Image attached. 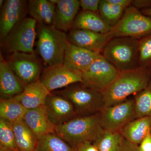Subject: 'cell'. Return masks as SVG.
<instances>
[{
	"mask_svg": "<svg viewBox=\"0 0 151 151\" xmlns=\"http://www.w3.org/2000/svg\"><path fill=\"white\" fill-rule=\"evenodd\" d=\"M120 72L100 54L82 72L81 84L103 92L118 78Z\"/></svg>",
	"mask_w": 151,
	"mask_h": 151,
	"instance_id": "8",
	"label": "cell"
},
{
	"mask_svg": "<svg viewBox=\"0 0 151 151\" xmlns=\"http://www.w3.org/2000/svg\"><path fill=\"white\" fill-rule=\"evenodd\" d=\"M139 151H151V134H149L138 145Z\"/></svg>",
	"mask_w": 151,
	"mask_h": 151,
	"instance_id": "34",
	"label": "cell"
},
{
	"mask_svg": "<svg viewBox=\"0 0 151 151\" xmlns=\"http://www.w3.org/2000/svg\"><path fill=\"white\" fill-rule=\"evenodd\" d=\"M113 37H128L140 40L151 35V17L131 6L110 31Z\"/></svg>",
	"mask_w": 151,
	"mask_h": 151,
	"instance_id": "6",
	"label": "cell"
},
{
	"mask_svg": "<svg viewBox=\"0 0 151 151\" xmlns=\"http://www.w3.org/2000/svg\"><path fill=\"white\" fill-rule=\"evenodd\" d=\"M23 120L38 139L55 133L56 127L49 119L44 105L27 110Z\"/></svg>",
	"mask_w": 151,
	"mask_h": 151,
	"instance_id": "17",
	"label": "cell"
},
{
	"mask_svg": "<svg viewBox=\"0 0 151 151\" xmlns=\"http://www.w3.org/2000/svg\"><path fill=\"white\" fill-rule=\"evenodd\" d=\"M50 92L40 80L27 85L24 91L16 98L27 110L45 105Z\"/></svg>",
	"mask_w": 151,
	"mask_h": 151,
	"instance_id": "19",
	"label": "cell"
},
{
	"mask_svg": "<svg viewBox=\"0 0 151 151\" xmlns=\"http://www.w3.org/2000/svg\"><path fill=\"white\" fill-rule=\"evenodd\" d=\"M75 151H99L93 142H84L74 148Z\"/></svg>",
	"mask_w": 151,
	"mask_h": 151,
	"instance_id": "32",
	"label": "cell"
},
{
	"mask_svg": "<svg viewBox=\"0 0 151 151\" xmlns=\"http://www.w3.org/2000/svg\"><path fill=\"white\" fill-rule=\"evenodd\" d=\"M0 149L7 151H19L12 124L0 119Z\"/></svg>",
	"mask_w": 151,
	"mask_h": 151,
	"instance_id": "29",
	"label": "cell"
},
{
	"mask_svg": "<svg viewBox=\"0 0 151 151\" xmlns=\"http://www.w3.org/2000/svg\"><path fill=\"white\" fill-rule=\"evenodd\" d=\"M59 93L70 101L77 117L99 113L105 107L103 92L81 84L68 86Z\"/></svg>",
	"mask_w": 151,
	"mask_h": 151,
	"instance_id": "5",
	"label": "cell"
},
{
	"mask_svg": "<svg viewBox=\"0 0 151 151\" xmlns=\"http://www.w3.org/2000/svg\"><path fill=\"white\" fill-rule=\"evenodd\" d=\"M100 54L78 47L69 42L65 51L63 65L71 70L82 73Z\"/></svg>",
	"mask_w": 151,
	"mask_h": 151,
	"instance_id": "16",
	"label": "cell"
},
{
	"mask_svg": "<svg viewBox=\"0 0 151 151\" xmlns=\"http://www.w3.org/2000/svg\"><path fill=\"white\" fill-rule=\"evenodd\" d=\"M119 132L124 139L138 146L147 135L151 134V117L133 120Z\"/></svg>",
	"mask_w": 151,
	"mask_h": 151,
	"instance_id": "21",
	"label": "cell"
},
{
	"mask_svg": "<svg viewBox=\"0 0 151 151\" xmlns=\"http://www.w3.org/2000/svg\"><path fill=\"white\" fill-rule=\"evenodd\" d=\"M104 131L99 113L78 116L55 129V134L74 148L84 142H94Z\"/></svg>",
	"mask_w": 151,
	"mask_h": 151,
	"instance_id": "3",
	"label": "cell"
},
{
	"mask_svg": "<svg viewBox=\"0 0 151 151\" xmlns=\"http://www.w3.org/2000/svg\"><path fill=\"white\" fill-rule=\"evenodd\" d=\"M134 101L136 119L151 117V81L145 89L136 94Z\"/></svg>",
	"mask_w": 151,
	"mask_h": 151,
	"instance_id": "28",
	"label": "cell"
},
{
	"mask_svg": "<svg viewBox=\"0 0 151 151\" xmlns=\"http://www.w3.org/2000/svg\"><path fill=\"white\" fill-rule=\"evenodd\" d=\"M107 1L112 4L122 7L126 9L132 5V0H107Z\"/></svg>",
	"mask_w": 151,
	"mask_h": 151,
	"instance_id": "36",
	"label": "cell"
},
{
	"mask_svg": "<svg viewBox=\"0 0 151 151\" xmlns=\"http://www.w3.org/2000/svg\"><path fill=\"white\" fill-rule=\"evenodd\" d=\"M27 85L16 75L9 66L1 52L0 55V94L1 98L17 97L24 91Z\"/></svg>",
	"mask_w": 151,
	"mask_h": 151,
	"instance_id": "15",
	"label": "cell"
},
{
	"mask_svg": "<svg viewBox=\"0 0 151 151\" xmlns=\"http://www.w3.org/2000/svg\"><path fill=\"white\" fill-rule=\"evenodd\" d=\"M38 25L37 53L46 67L63 64L65 50L69 42L68 35L54 26Z\"/></svg>",
	"mask_w": 151,
	"mask_h": 151,
	"instance_id": "2",
	"label": "cell"
},
{
	"mask_svg": "<svg viewBox=\"0 0 151 151\" xmlns=\"http://www.w3.org/2000/svg\"><path fill=\"white\" fill-rule=\"evenodd\" d=\"M100 124L104 130L120 132L136 119L134 99L105 107L99 112Z\"/></svg>",
	"mask_w": 151,
	"mask_h": 151,
	"instance_id": "10",
	"label": "cell"
},
{
	"mask_svg": "<svg viewBox=\"0 0 151 151\" xmlns=\"http://www.w3.org/2000/svg\"><path fill=\"white\" fill-rule=\"evenodd\" d=\"M125 10L122 7L108 2L107 0H100L99 14L103 20L112 28L119 22Z\"/></svg>",
	"mask_w": 151,
	"mask_h": 151,
	"instance_id": "27",
	"label": "cell"
},
{
	"mask_svg": "<svg viewBox=\"0 0 151 151\" xmlns=\"http://www.w3.org/2000/svg\"><path fill=\"white\" fill-rule=\"evenodd\" d=\"M27 2L25 0L4 1L1 7L0 16L1 42L17 24L26 18Z\"/></svg>",
	"mask_w": 151,
	"mask_h": 151,
	"instance_id": "12",
	"label": "cell"
},
{
	"mask_svg": "<svg viewBox=\"0 0 151 151\" xmlns=\"http://www.w3.org/2000/svg\"><path fill=\"white\" fill-rule=\"evenodd\" d=\"M69 42L76 46L101 54L105 45L113 38L110 32L102 33L79 29H71L68 35Z\"/></svg>",
	"mask_w": 151,
	"mask_h": 151,
	"instance_id": "14",
	"label": "cell"
},
{
	"mask_svg": "<svg viewBox=\"0 0 151 151\" xmlns=\"http://www.w3.org/2000/svg\"><path fill=\"white\" fill-rule=\"evenodd\" d=\"M123 139L119 132L104 130L93 143L99 151H119L122 147Z\"/></svg>",
	"mask_w": 151,
	"mask_h": 151,
	"instance_id": "25",
	"label": "cell"
},
{
	"mask_svg": "<svg viewBox=\"0 0 151 151\" xmlns=\"http://www.w3.org/2000/svg\"><path fill=\"white\" fill-rule=\"evenodd\" d=\"M140 11L144 14L151 17V8L145 9L141 10Z\"/></svg>",
	"mask_w": 151,
	"mask_h": 151,
	"instance_id": "37",
	"label": "cell"
},
{
	"mask_svg": "<svg viewBox=\"0 0 151 151\" xmlns=\"http://www.w3.org/2000/svg\"><path fill=\"white\" fill-rule=\"evenodd\" d=\"M27 111L15 97L9 99L1 98L0 119L13 124L23 119Z\"/></svg>",
	"mask_w": 151,
	"mask_h": 151,
	"instance_id": "24",
	"label": "cell"
},
{
	"mask_svg": "<svg viewBox=\"0 0 151 151\" xmlns=\"http://www.w3.org/2000/svg\"><path fill=\"white\" fill-rule=\"evenodd\" d=\"M119 151H139L138 148V146L134 145L132 143L123 139L122 147Z\"/></svg>",
	"mask_w": 151,
	"mask_h": 151,
	"instance_id": "35",
	"label": "cell"
},
{
	"mask_svg": "<svg viewBox=\"0 0 151 151\" xmlns=\"http://www.w3.org/2000/svg\"><path fill=\"white\" fill-rule=\"evenodd\" d=\"M79 2L82 11L99 13L100 0H80Z\"/></svg>",
	"mask_w": 151,
	"mask_h": 151,
	"instance_id": "31",
	"label": "cell"
},
{
	"mask_svg": "<svg viewBox=\"0 0 151 151\" xmlns=\"http://www.w3.org/2000/svg\"><path fill=\"white\" fill-rule=\"evenodd\" d=\"M131 6L140 10L151 8V0H132Z\"/></svg>",
	"mask_w": 151,
	"mask_h": 151,
	"instance_id": "33",
	"label": "cell"
},
{
	"mask_svg": "<svg viewBox=\"0 0 151 151\" xmlns=\"http://www.w3.org/2000/svg\"><path fill=\"white\" fill-rule=\"evenodd\" d=\"M151 81L149 68L138 67L122 71L111 86L103 92L105 107L122 103L131 95L137 94L145 89Z\"/></svg>",
	"mask_w": 151,
	"mask_h": 151,
	"instance_id": "1",
	"label": "cell"
},
{
	"mask_svg": "<svg viewBox=\"0 0 151 151\" xmlns=\"http://www.w3.org/2000/svg\"><path fill=\"white\" fill-rule=\"evenodd\" d=\"M139 40L128 37H113L101 54L120 72L138 67Z\"/></svg>",
	"mask_w": 151,
	"mask_h": 151,
	"instance_id": "4",
	"label": "cell"
},
{
	"mask_svg": "<svg viewBox=\"0 0 151 151\" xmlns=\"http://www.w3.org/2000/svg\"><path fill=\"white\" fill-rule=\"evenodd\" d=\"M0 151H7L4 150H1V149H0Z\"/></svg>",
	"mask_w": 151,
	"mask_h": 151,
	"instance_id": "39",
	"label": "cell"
},
{
	"mask_svg": "<svg viewBox=\"0 0 151 151\" xmlns=\"http://www.w3.org/2000/svg\"><path fill=\"white\" fill-rule=\"evenodd\" d=\"M35 151H75V150L55 133H53L39 138Z\"/></svg>",
	"mask_w": 151,
	"mask_h": 151,
	"instance_id": "26",
	"label": "cell"
},
{
	"mask_svg": "<svg viewBox=\"0 0 151 151\" xmlns=\"http://www.w3.org/2000/svg\"><path fill=\"white\" fill-rule=\"evenodd\" d=\"M150 70H151V67L150 68Z\"/></svg>",
	"mask_w": 151,
	"mask_h": 151,
	"instance_id": "40",
	"label": "cell"
},
{
	"mask_svg": "<svg viewBox=\"0 0 151 151\" xmlns=\"http://www.w3.org/2000/svg\"><path fill=\"white\" fill-rule=\"evenodd\" d=\"M55 5L50 0L28 1V12L38 24L54 26Z\"/></svg>",
	"mask_w": 151,
	"mask_h": 151,
	"instance_id": "22",
	"label": "cell"
},
{
	"mask_svg": "<svg viewBox=\"0 0 151 151\" xmlns=\"http://www.w3.org/2000/svg\"><path fill=\"white\" fill-rule=\"evenodd\" d=\"M6 60L14 73L26 85L40 80L43 66L35 52H13Z\"/></svg>",
	"mask_w": 151,
	"mask_h": 151,
	"instance_id": "9",
	"label": "cell"
},
{
	"mask_svg": "<svg viewBox=\"0 0 151 151\" xmlns=\"http://www.w3.org/2000/svg\"><path fill=\"white\" fill-rule=\"evenodd\" d=\"M50 122L55 127L77 117L73 105L62 94H50L44 105Z\"/></svg>",
	"mask_w": 151,
	"mask_h": 151,
	"instance_id": "13",
	"label": "cell"
},
{
	"mask_svg": "<svg viewBox=\"0 0 151 151\" xmlns=\"http://www.w3.org/2000/svg\"><path fill=\"white\" fill-rule=\"evenodd\" d=\"M4 1H3V0H1V1H0V6H1V7L2 6L3 4H4Z\"/></svg>",
	"mask_w": 151,
	"mask_h": 151,
	"instance_id": "38",
	"label": "cell"
},
{
	"mask_svg": "<svg viewBox=\"0 0 151 151\" xmlns=\"http://www.w3.org/2000/svg\"><path fill=\"white\" fill-rule=\"evenodd\" d=\"M151 67V35L139 40L138 67Z\"/></svg>",
	"mask_w": 151,
	"mask_h": 151,
	"instance_id": "30",
	"label": "cell"
},
{
	"mask_svg": "<svg viewBox=\"0 0 151 151\" xmlns=\"http://www.w3.org/2000/svg\"><path fill=\"white\" fill-rule=\"evenodd\" d=\"M12 125L19 151H35L39 139L30 129L23 119Z\"/></svg>",
	"mask_w": 151,
	"mask_h": 151,
	"instance_id": "23",
	"label": "cell"
},
{
	"mask_svg": "<svg viewBox=\"0 0 151 151\" xmlns=\"http://www.w3.org/2000/svg\"><path fill=\"white\" fill-rule=\"evenodd\" d=\"M112 29L103 20L99 13L82 11L76 16L71 29L86 30L106 33L110 32Z\"/></svg>",
	"mask_w": 151,
	"mask_h": 151,
	"instance_id": "20",
	"label": "cell"
},
{
	"mask_svg": "<svg viewBox=\"0 0 151 151\" xmlns=\"http://www.w3.org/2000/svg\"><path fill=\"white\" fill-rule=\"evenodd\" d=\"M55 6L54 26L63 32L70 31L80 8L79 1L58 0Z\"/></svg>",
	"mask_w": 151,
	"mask_h": 151,
	"instance_id": "18",
	"label": "cell"
},
{
	"mask_svg": "<svg viewBox=\"0 0 151 151\" xmlns=\"http://www.w3.org/2000/svg\"><path fill=\"white\" fill-rule=\"evenodd\" d=\"M37 23L36 21L32 18L26 17L20 22L2 41L4 48L12 53L34 52Z\"/></svg>",
	"mask_w": 151,
	"mask_h": 151,
	"instance_id": "7",
	"label": "cell"
},
{
	"mask_svg": "<svg viewBox=\"0 0 151 151\" xmlns=\"http://www.w3.org/2000/svg\"><path fill=\"white\" fill-rule=\"evenodd\" d=\"M40 80L51 92L75 83H82V73L71 70L63 64L55 65L44 69Z\"/></svg>",
	"mask_w": 151,
	"mask_h": 151,
	"instance_id": "11",
	"label": "cell"
}]
</instances>
